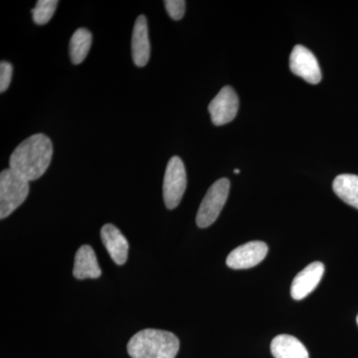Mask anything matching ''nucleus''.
<instances>
[{"mask_svg":"<svg viewBox=\"0 0 358 358\" xmlns=\"http://www.w3.org/2000/svg\"><path fill=\"white\" fill-rule=\"evenodd\" d=\"M53 157V143L43 134H33L26 138L11 154L10 169L27 181L41 178Z\"/></svg>","mask_w":358,"mask_h":358,"instance_id":"1","label":"nucleus"},{"mask_svg":"<svg viewBox=\"0 0 358 358\" xmlns=\"http://www.w3.org/2000/svg\"><path fill=\"white\" fill-rule=\"evenodd\" d=\"M178 350V336L159 329L138 331L128 343V352L131 358H176Z\"/></svg>","mask_w":358,"mask_h":358,"instance_id":"2","label":"nucleus"},{"mask_svg":"<svg viewBox=\"0 0 358 358\" xmlns=\"http://www.w3.org/2000/svg\"><path fill=\"white\" fill-rule=\"evenodd\" d=\"M29 181L21 178L13 169L0 173V218L8 217L27 199Z\"/></svg>","mask_w":358,"mask_h":358,"instance_id":"3","label":"nucleus"},{"mask_svg":"<svg viewBox=\"0 0 358 358\" xmlns=\"http://www.w3.org/2000/svg\"><path fill=\"white\" fill-rule=\"evenodd\" d=\"M229 190L230 181L227 178L219 179L211 185L199 206L196 216L199 227H209L217 220L227 201Z\"/></svg>","mask_w":358,"mask_h":358,"instance_id":"4","label":"nucleus"},{"mask_svg":"<svg viewBox=\"0 0 358 358\" xmlns=\"http://www.w3.org/2000/svg\"><path fill=\"white\" fill-rule=\"evenodd\" d=\"M187 178L185 164L180 157H173L167 164L164 179V199L169 209H174L180 203L185 194Z\"/></svg>","mask_w":358,"mask_h":358,"instance_id":"5","label":"nucleus"},{"mask_svg":"<svg viewBox=\"0 0 358 358\" xmlns=\"http://www.w3.org/2000/svg\"><path fill=\"white\" fill-rule=\"evenodd\" d=\"M289 69L308 83L315 85L322 81V71L317 59L313 52L301 45H296L292 51L289 56Z\"/></svg>","mask_w":358,"mask_h":358,"instance_id":"6","label":"nucleus"},{"mask_svg":"<svg viewBox=\"0 0 358 358\" xmlns=\"http://www.w3.org/2000/svg\"><path fill=\"white\" fill-rule=\"evenodd\" d=\"M239 109V100L236 92L231 87L221 89L217 96L209 103L211 121L215 126H223L232 122Z\"/></svg>","mask_w":358,"mask_h":358,"instance_id":"7","label":"nucleus"},{"mask_svg":"<svg viewBox=\"0 0 358 358\" xmlns=\"http://www.w3.org/2000/svg\"><path fill=\"white\" fill-rule=\"evenodd\" d=\"M268 250L267 244L264 242H248L233 250L226 259V264L234 270L253 268L266 258Z\"/></svg>","mask_w":358,"mask_h":358,"instance_id":"8","label":"nucleus"},{"mask_svg":"<svg viewBox=\"0 0 358 358\" xmlns=\"http://www.w3.org/2000/svg\"><path fill=\"white\" fill-rule=\"evenodd\" d=\"M324 274V266L322 262H313L303 268L294 278L291 287V296L294 300L301 301L313 292Z\"/></svg>","mask_w":358,"mask_h":358,"instance_id":"9","label":"nucleus"},{"mask_svg":"<svg viewBox=\"0 0 358 358\" xmlns=\"http://www.w3.org/2000/svg\"><path fill=\"white\" fill-rule=\"evenodd\" d=\"M101 238L113 261L124 265L128 260L129 242L121 231L113 224H106L101 230Z\"/></svg>","mask_w":358,"mask_h":358,"instance_id":"10","label":"nucleus"},{"mask_svg":"<svg viewBox=\"0 0 358 358\" xmlns=\"http://www.w3.org/2000/svg\"><path fill=\"white\" fill-rule=\"evenodd\" d=\"M131 53L134 64L145 67L150 57V44L148 38V20L145 15L136 18L131 39Z\"/></svg>","mask_w":358,"mask_h":358,"instance_id":"11","label":"nucleus"},{"mask_svg":"<svg viewBox=\"0 0 358 358\" xmlns=\"http://www.w3.org/2000/svg\"><path fill=\"white\" fill-rule=\"evenodd\" d=\"M102 274L94 250L89 245H84L78 250L75 256L73 275L76 279H96Z\"/></svg>","mask_w":358,"mask_h":358,"instance_id":"12","label":"nucleus"},{"mask_svg":"<svg viewBox=\"0 0 358 358\" xmlns=\"http://www.w3.org/2000/svg\"><path fill=\"white\" fill-rule=\"evenodd\" d=\"M271 352L275 358H310L306 346L288 334H281L273 339Z\"/></svg>","mask_w":358,"mask_h":358,"instance_id":"13","label":"nucleus"},{"mask_svg":"<svg viewBox=\"0 0 358 358\" xmlns=\"http://www.w3.org/2000/svg\"><path fill=\"white\" fill-rule=\"evenodd\" d=\"M333 188L339 199L358 209V176L341 174L334 179Z\"/></svg>","mask_w":358,"mask_h":358,"instance_id":"14","label":"nucleus"},{"mask_svg":"<svg viewBox=\"0 0 358 358\" xmlns=\"http://www.w3.org/2000/svg\"><path fill=\"white\" fill-rule=\"evenodd\" d=\"M93 36L87 28H79L71 37L69 52L73 64H81L91 49Z\"/></svg>","mask_w":358,"mask_h":358,"instance_id":"15","label":"nucleus"},{"mask_svg":"<svg viewBox=\"0 0 358 358\" xmlns=\"http://www.w3.org/2000/svg\"><path fill=\"white\" fill-rule=\"evenodd\" d=\"M59 2L57 0H39L32 9L33 20L36 24L44 25L50 21L55 13Z\"/></svg>","mask_w":358,"mask_h":358,"instance_id":"16","label":"nucleus"},{"mask_svg":"<svg viewBox=\"0 0 358 358\" xmlns=\"http://www.w3.org/2000/svg\"><path fill=\"white\" fill-rule=\"evenodd\" d=\"M164 6L169 15L173 20H182L185 13L186 2L185 0H166Z\"/></svg>","mask_w":358,"mask_h":358,"instance_id":"17","label":"nucleus"},{"mask_svg":"<svg viewBox=\"0 0 358 358\" xmlns=\"http://www.w3.org/2000/svg\"><path fill=\"white\" fill-rule=\"evenodd\" d=\"M13 67L7 61L0 63V93H4L8 89L13 79Z\"/></svg>","mask_w":358,"mask_h":358,"instance_id":"18","label":"nucleus"},{"mask_svg":"<svg viewBox=\"0 0 358 358\" xmlns=\"http://www.w3.org/2000/svg\"><path fill=\"white\" fill-rule=\"evenodd\" d=\"M234 173L236 174H239L240 173L239 169H235Z\"/></svg>","mask_w":358,"mask_h":358,"instance_id":"19","label":"nucleus"},{"mask_svg":"<svg viewBox=\"0 0 358 358\" xmlns=\"http://www.w3.org/2000/svg\"><path fill=\"white\" fill-rule=\"evenodd\" d=\"M357 326H358V315H357Z\"/></svg>","mask_w":358,"mask_h":358,"instance_id":"20","label":"nucleus"}]
</instances>
